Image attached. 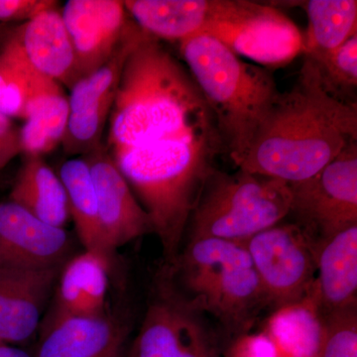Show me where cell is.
Returning <instances> with one entry per match:
<instances>
[{"label": "cell", "mask_w": 357, "mask_h": 357, "mask_svg": "<svg viewBox=\"0 0 357 357\" xmlns=\"http://www.w3.org/2000/svg\"><path fill=\"white\" fill-rule=\"evenodd\" d=\"M143 33L133 21L112 57L70 88L69 121L62 143L66 151L88 155L102 147L100 141L114 107L124 63Z\"/></svg>", "instance_id": "obj_9"}, {"label": "cell", "mask_w": 357, "mask_h": 357, "mask_svg": "<svg viewBox=\"0 0 357 357\" xmlns=\"http://www.w3.org/2000/svg\"><path fill=\"white\" fill-rule=\"evenodd\" d=\"M123 4L149 36L180 43L202 34L211 0H128Z\"/></svg>", "instance_id": "obj_20"}, {"label": "cell", "mask_w": 357, "mask_h": 357, "mask_svg": "<svg viewBox=\"0 0 357 357\" xmlns=\"http://www.w3.org/2000/svg\"><path fill=\"white\" fill-rule=\"evenodd\" d=\"M312 62L326 91L340 100L352 102L349 98L356 93L357 86V35L325 57Z\"/></svg>", "instance_id": "obj_25"}, {"label": "cell", "mask_w": 357, "mask_h": 357, "mask_svg": "<svg viewBox=\"0 0 357 357\" xmlns=\"http://www.w3.org/2000/svg\"><path fill=\"white\" fill-rule=\"evenodd\" d=\"M59 176L67 192L70 217L75 223L77 237L84 249L109 255L103 246L98 198L86 158L68 160L61 167Z\"/></svg>", "instance_id": "obj_23"}, {"label": "cell", "mask_w": 357, "mask_h": 357, "mask_svg": "<svg viewBox=\"0 0 357 357\" xmlns=\"http://www.w3.org/2000/svg\"><path fill=\"white\" fill-rule=\"evenodd\" d=\"M102 251L86 250L70 256L61 268L54 304L46 317H98L109 312L110 260Z\"/></svg>", "instance_id": "obj_16"}, {"label": "cell", "mask_w": 357, "mask_h": 357, "mask_svg": "<svg viewBox=\"0 0 357 357\" xmlns=\"http://www.w3.org/2000/svg\"><path fill=\"white\" fill-rule=\"evenodd\" d=\"M20 154H22L20 129L16 128L10 117L0 112V170Z\"/></svg>", "instance_id": "obj_28"}, {"label": "cell", "mask_w": 357, "mask_h": 357, "mask_svg": "<svg viewBox=\"0 0 357 357\" xmlns=\"http://www.w3.org/2000/svg\"><path fill=\"white\" fill-rule=\"evenodd\" d=\"M164 266L178 290L215 323L225 345L252 332L260 314L267 312L244 243L215 238L187 241L172 264Z\"/></svg>", "instance_id": "obj_2"}, {"label": "cell", "mask_w": 357, "mask_h": 357, "mask_svg": "<svg viewBox=\"0 0 357 357\" xmlns=\"http://www.w3.org/2000/svg\"><path fill=\"white\" fill-rule=\"evenodd\" d=\"M290 185V215L314 241L357 225V143L312 177Z\"/></svg>", "instance_id": "obj_8"}, {"label": "cell", "mask_w": 357, "mask_h": 357, "mask_svg": "<svg viewBox=\"0 0 357 357\" xmlns=\"http://www.w3.org/2000/svg\"><path fill=\"white\" fill-rule=\"evenodd\" d=\"M61 268L0 266V340L28 342L40 330Z\"/></svg>", "instance_id": "obj_13"}, {"label": "cell", "mask_w": 357, "mask_h": 357, "mask_svg": "<svg viewBox=\"0 0 357 357\" xmlns=\"http://www.w3.org/2000/svg\"><path fill=\"white\" fill-rule=\"evenodd\" d=\"M318 357H357V304L324 319Z\"/></svg>", "instance_id": "obj_26"}, {"label": "cell", "mask_w": 357, "mask_h": 357, "mask_svg": "<svg viewBox=\"0 0 357 357\" xmlns=\"http://www.w3.org/2000/svg\"><path fill=\"white\" fill-rule=\"evenodd\" d=\"M314 243L316 274L306 299L324 321L357 304V225Z\"/></svg>", "instance_id": "obj_15"}, {"label": "cell", "mask_w": 357, "mask_h": 357, "mask_svg": "<svg viewBox=\"0 0 357 357\" xmlns=\"http://www.w3.org/2000/svg\"><path fill=\"white\" fill-rule=\"evenodd\" d=\"M56 6L52 0H0V22L25 23Z\"/></svg>", "instance_id": "obj_27"}, {"label": "cell", "mask_w": 357, "mask_h": 357, "mask_svg": "<svg viewBox=\"0 0 357 357\" xmlns=\"http://www.w3.org/2000/svg\"><path fill=\"white\" fill-rule=\"evenodd\" d=\"M62 91V84L28 62L10 35L0 49V112L27 121L42 100Z\"/></svg>", "instance_id": "obj_18"}, {"label": "cell", "mask_w": 357, "mask_h": 357, "mask_svg": "<svg viewBox=\"0 0 357 357\" xmlns=\"http://www.w3.org/2000/svg\"><path fill=\"white\" fill-rule=\"evenodd\" d=\"M187 69L210 105L225 152L237 167L280 91L263 68L249 64L217 39L199 34L180 42Z\"/></svg>", "instance_id": "obj_3"}, {"label": "cell", "mask_w": 357, "mask_h": 357, "mask_svg": "<svg viewBox=\"0 0 357 357\" xmlns=\"http://www.w3.org/2000/svg\"><path fill=\"white\" fill-rule=\"evenodd\" d=\"M306 11L309 25L304 35L305 57L319 60L357 35L356 0L296 1Z\"/></svg>", "instance_id": "obj_22"}, {"label": "cell", "mask_w": 357, "mask_h": 357, "mask_svg": "<svg viewBox=\"0 0 357 357\" xmlns=\"http://www.w3.org/2000/svg\"><path fill=\"white\" fill-rule=\"evenodd\" d=\"M84 158L95 184L105 251L112 256L121 246L145 234H153L151 218L109 154L100 148Z\"/></svg>", "instance_id": "obj_10"}, {"label": "cell", "mask_w": 357, "mask_h": 357, "mask_svg": "<svg viewBox=\"0 0 357 357\" xmlns=\"http://www.w3.org/2000/svg\"><path fill=\"white\" fill-rule=\"evenodd\" d=\"M69 98L59 91L39 103L20 129L22 154L43 155L63 143L69 121Z\"/></svg>", "instance_id": "obj_24"}, {"label": "cell", "mask_w": 357, "mask_h": 357, "mask_svg": "<svg viewBox=\"0 0 357 357\" xmlns=\"http://www.w3.org/2000/svg\"><path fill=\"white\" fill-rule=\"evenodd\" d=\"M202 34L268 69L304 53V35L290 18L274 6L248 0H211Z\"/></svg>", "instance_id": "obj_6"}, {"label": "cell", "mask_w": 357, "mask_h": 357, "mask_svg": "<svg viewBox=\"0 0 357 357\" xmlns=\"http://www.w3.org/2000/svg\"><path fill=\"white\" fill-rule=\"evenodd\" d=\"M0 357H34L16 345L0 340Z\"/></svg>", "instance_id": "obj_29"}, {"label": "cell", "mask_w": 357, "mask_h": 357, "mask_svg": "<svg viewBox=\"0 0 357 357\" xmlns=\"http://www.w3.org/2000/svg\"><path fill=\"white\" fill-rule=\"evenodd\" d=\"M261 332L282 357H318L324 321L305 299L268 312Z\"/></svg>", "instance_id": "obj_21"}, {"label": "cell", "mask_w": 357, "mask_h": 357, "mask_svg": "<svg viewBox=\"0 0 357 357\" xmlns=\"http://www.w3.org/2000/svg\"><path fill=\"white\" fill-rule=\"evenodd\" d=\"M357 143V105L335 98L305 58L297 82L279 93L255 136L241 170L302 182Z\"/></svg>", "instance_id": "obj_1"}, {"label": "cell", "mask_w": 357, "mask_h": 357, "mask_svg": "<svg viewBox=\"0 0 357 357\" xmlns=\"http://www.w3.org/2000/svg\"><path fill=\"white\" fill-rule=\"evenodd\" d=\"M38 72L72 88L77 79L76 55L62 13L48 9L22 23L11 34Z\"/></svg>", "instance_id": "obj_17"}, {"label": "cell", "mask_w": 357, "mask_h": 357, "mask_svg": "<svg viewBox=\"0 0 357 357\" xmlns=\"http://www.w3.org/2000/svg\"><path fill=\"white\" fill-rule=\"evenodd\" d=\"M9 201L42 222L60 229H65L70 218L62 180L41 156L24 155Z\"/></svg>", "instance_id": "obj_19"}, {"label": "cell", "mask_w": 357, "mask_h": 357, "mask_svg": "<svg viewBox=\"0 0 357 357\" xmlns=\"http://www.w3.org/2000/svg\"><path fill=\"white\" fill-rule=\"evenodd\" d=\"M290 185L241 170L213 171L206 178L185 230L184 243L215 238L245 243L290 215ZM183 243V244H184Z\"/></svg>", "instance_id": "obj_4"}, {"label": "cell", "mask_w": 357, "mask_h": 357, "mask_svg": "<svg viewBox=\"0 0 357 357\" xmlns=\"http://www.w3.org/2000/svg\"><path fill=\"white\" fill-rule=\"evenodd\" d=\"M70 250L66 229L42 222L13 202L0 203V266L62 267Z\"/></svg>", "instance_id": "obj_12"}, {"label": "cell", "mask_w": 357, "mask_h": 357, "mask_svg": "<svg viewBox=\"0 0 357 357\" xmlns=\"http://www.w3.org/2000/svg\"><path fill=\"white\" fill-rule=\"evenodd\" d=\"M61 13L74 47L79 79L112 57L133 22L119 0H69Z\"/></svg>", "instance_id": "obj_11"}, {"label": "cell", "mask_w": 357, "mask_h": 357, "mask_svg": "<svg viewBox=\"0 0 357 357\" xmlns=\"http://www.w3.org/2000/svg\"><path fill=\"white\" fill-rule=\"evenodd\" d=\"M34 357H126L129 326L110 312L98 317L49 318Z\"/></svg>", "instance_id": "obj_14"}, {"label": "cell", "mask_w": 357, "mask_h": 357, "mask_svg": "<svg viewBox=\"0 0 357 357\" xmlns=\"http://www.w3.org/2000/svg\"><path fill=\"white\" fill-rule=\"evenodd\" d=\"M223 351L217 326L178 290L162 265L126 357H223Z\"/></svg>", "instance_id": "obj_5"}, {"label": "cell", "mask_w": 357, "mask_h": 357, "mask_svg": "<svg viewBox=\"0 0 357 357\" xmlns=\"http://www.w3.org/2000/svg\"><path fill=\"white\" fill-rule=\"evenodd\" d=\"M267 303V312L302 302L316 274V243L297 222H280L245 243Z\"/></svg>", "instance_id": "obj_7"}]
</instances>
